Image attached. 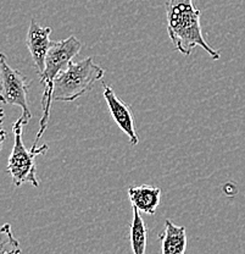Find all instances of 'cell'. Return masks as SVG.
Masks as SVG:
<instances>
[{"label": "cell", "instance_id": "6da1fadb", "mask_svg": "<svg viewBox=\"0 0 245 254\" xmlns=\"http://www.w3.org/2000/svg\"><path fill=\"white\" fill-rule=\"evenodd\" d=\"M196 0H167V33L177 52L189 55L196 47L204 49L212 59H220V53L209 46L202 34L200 10Z\"/></svg>", "mask_w": 245, "mask_h": 254}, {"label": "cell", "instance_id": "7a4b0ae2", "mask_svg": "<svg viewBox=\"0 0 245 254\" xmlns=\"http://www.w3.org/2000/svg\"><path fill=\"white\" fill-rule=\"evenodd\" d=\"M81 49L82 43L80 39L76 38L75 36H70L68 38L62 39V41L59 42H52L48 55H47L46 70L39 76L41 77V83L44 87L43 98H42L43 115H42L41 121H39V131L37 133V137L32 145H38L39 139L42 138L43 133L46 132L47 126H48L55 78L67 67V65L72 62L73 58L80 54Z\"/></svg>", "mask_w": 245, "mask_h": 254}, {"label": "cell", "instance_id": "3957f363", "mask_svg": "<svg viewBox=\"0 0 245 254\" xmlns=\"http://www.w3.org/2000/svg\"><path fill=\"white\" fill-rule=\"evenodd\" d=\"M104 68L94 64L93 58L71 62L55 78L52 102H73L89 92L96 82L104 77Z\"/></svg>", "mask_w": 245, "mask_h": 254}, {"label": "cell", "instance_id": "277c9868", "mask_svg": "<svg viewBox=\"0 0 245 254\" xmlns=\"http://www.w3.org/2000/svg\"><path fill=\"white\" fill-rule=\"evenodd\" d=\"M23 126L25 124L22 123L21 119H18L12 127L15 141L11 154L9 157V163H7V173L11 176L15 186L20 187L28 182L33 187H38L39 181L37 179L36 158L38 155L46 154L49 147L48 144H43L41 147L32 145V148L28 150L22 139Z\"/></svg>", "mask_w": 245, "mask_h": 254}, {"label": "cell", "instance_id": "5b68a950", "mask_svg": "<svg viewBox=\"0 0 245 254\" xmlns=\"http://www.w3.org/2000/svg\"><path fill=\"white\" fill-rule=\"evenodd\" d=\"M0 79H1V95H0L1 103L20 107L22 110L20 119L26 126L32 119V113L28 107L30 82L20 71L15 70L7 64L6 57L4 54L0 55Z\"/></svg>", "mask_w": 245, "mask_h": 254}, {"label": "cell", "instance_id": "8992f818", "mask_svg": "<svg viewBox=\"0 0 245 254\" xmlns=\"http://www.w3.org/2000/svg\"><path fill=\"white\" fill-rule=\"evenodd\" d=\"M102 87H104L102 94H104L105 102L109 107L110 114H111L116 125L127 134L132 147H137L139 143V137L136 131V126H134V116L131 107L116 95L111 87L107 84H102Z\"/></svg>", "mask_w": 245, "mask_h": 254}, {"label": "cell", "instance_id": "52a82bcc", "mask_svg": "<svg viewBox=\"0 0 245 254\" xmlns=\"http://www.w3.org/2000/svg\"><path fill=\"white\" fill-rule=\"evenodd\" d=\"M50 33H51V28L42 27L34 18L31 20L26 43H27L28 52L32 57L34 67L39 76L46 70L47 55L52 44V42L50 41Z\"/></svg>", "mask_w": 245, "mask_h": 254}, {"label": "cell", "instance_id": "ba28073f", "mask_svg": "<svg viewBox=\"0 0 245 254\" xmlns=\"http://www.w3.org/2000/svg\"><path fill=\"white\" fill-rule=\"evenodd\" d=\"M127 192L132 206H136L139 211L154 215L161 199V190L159 187L147 186V185L131 186Z\"/></svg>", "mask_w": 245, "mask_h": 254}, {"label": "cell", "instance_id": "9c48e42d", "mask_svg": "<svg viewBox=\"0 0 245 254\" xmlns=\"http://www.w3.org/2000/svg\"><path fill=\"white\" fill-rule=\"evenodd\" d=\"M162 254H184L187 250L186 227L177 226L171 220L165 221V230L160 234Z\"/></svg>", "mask_w": 245, "mask_h": 254}, {"label": "cell", "instance_id": "30bf717a", "mask_svg": "<svg viewBox=\"0 0 245 254\" xmlns=\"http://www.w3.org/2000/svg\"><path fill=\"white\" fill-rule=\"evenodd\" d=\"M147 227L142 219L141 213L133 206V219L131 222V246L133 254H144L147 248Z\"/></svg>", "mask_w": 245, "mask_h": 254}, {"label": "cell", "instance_id": "8fae6325", "mask_svg": "<svg viewBox=\"0 0 245 254\" xmlns=\"http://www.w3.org/2000/svg\"><path fill=\"white\" fill-rule=\"evenodd\" d=\"M0 254H20V243L12 235L11 225L5 224L0 230Z\"/></svg>", "mask_w": 245, "mask_h": 254}]
</instances>
